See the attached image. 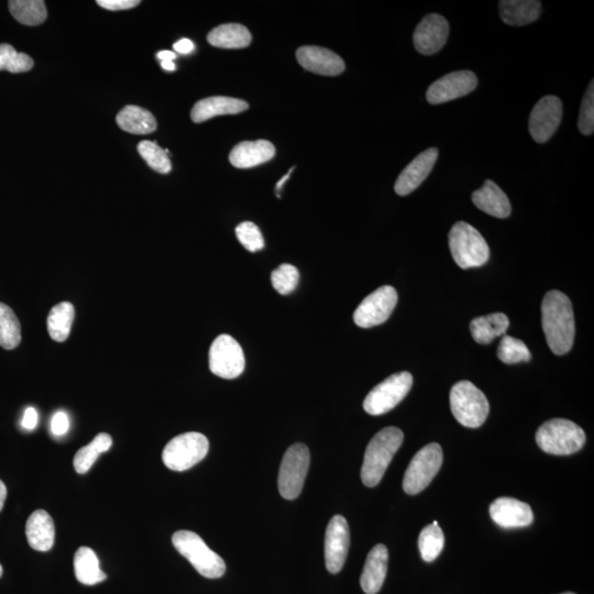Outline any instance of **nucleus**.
Segmentation results:
<instances>
[{"mask_svg": "<svg viewBox=\"0 0 594 594\" xmlns=\"http://www.w3.org/2000/svg\"><path fill=\"white\" fill-rule=\"evenodd\" d=\"M138 152L142 157L148 166L158 173L168 174L172 169L171 160L166 150L160 148L156 142H148L144 140L139 143Z\"/></svg>", "mask_w": 594, "mask_h": 594, "instance_id": "nucleus-36", "label": "nucleus"}, {"mask_svg": "<svg viewBox=\"0 0 594 594\" xmlns=\"http://www.w3.org/2000/svg\"><path fill=\"white\" fill-rule=\"evenodd\" d=\"M508 326H510V319L506 314L494 313L474 318L471 324V332L478 343L488 344L497 337L504 336Z\"/></svg>", "mask_w": 594, "mask_h": 594, "instance_id": "nucleus-28", "label": "nucleus"}, {"mask_svg": "<svg viewBox=\"0 0 594 594\" xmlns=\"http://www.w3.org/2000/svg\"><path fill=\"white\" fill-rule=\"evenodd\" d=\"M542 322L551 351L562 356L575 341V317L571 299L559 291L548 292L543 299Z\"/></svg>", "mask_w": 594, "mask_h": 594, "instance_id": "nucleus-1", "label": "nucleus"}, {"mask_svg": "<svg viewBox=\"0 0 594 594\" xmlns=\"http://www.w3.org/2000/svg\"><path fill=\"white\" fill-rule=\"evenodd\" d=\"M433 525H438L437 521H434V522H433Z\"/></svg>", "mask_w": 594, "mask_h": 594, "instance_id": "nucleus-50", "label": "nucleus"}, {"mask_svg": "<svg viewBox=\"0 0 594 594\" xmlns=\"http://www.w3.org/2000/svg\"><path fill=\"white\" fill-rule=\"evenodd\" d=\"M75 317V309L71 303L57 304L48 316V332L54 342H66L71 334Z\"/></svg>", "mask_w": 594, "mask_h": 594, "instance_id": "nucleus-30", "label": "nucleus"}, {"mask_svg": "<svg viewBox=\"0 0 594 594\" xmlns=\"http://www.w3.org/2000/svg\"><path fill=\"white\" fill-rule=\"evenodd\" d=\"M249 108L247 102L242 99L214 96L202 99L196 104L191 112L194 123H201L223 114H236L246 112Z\"/></svg>", "mask_w": 594, "mask_h": 594, "instance_id": "nucleus-22", "label": "nucleus"}, {"mask_svg": "<svg viewBox=\"0 0 594 594\" xmlns=\"http://www.w3.org/2000/svg\"><path fill=\"white\" fill-rule=\"evenodd\" d=\"M351 547L349 525L342 516H334L329 522L325 537V561L327 571L338 573L342 571Z\"/></svg>", "mask_w": 594, "mask_h": 594, "instance_id": "nucleus-15", "label": "nucleus"}, {"mask_svg": "<svg viewBox=\"0 0 594 594\" xmlns=\"http://www.w3.org/2000/svg\"><path fill=\"white\" fill-rule=\"evenodd\" d=\"M172 543L177 551L192 563L199 575L217 579L223 577L226 571L224 559L213 552L196 533L178 531L174 534Z\"/></svg>", "mask_w": 594, "mask_h": 594, "instance_id": "nucleus-5", "label": "nucleus"}, {"mask_svg": "<svg viewBox=\"0 0 594 594\" xmlns=\"http://www.w3.org/2000/svg\"><path fill=\"white\" fill-rule=\"evenodd\" d=\"M294 169H296V168H292L291 169H289L288 173L286 174V176H284V177H283L281 179H279V181L278 182V184H277V187H276V191H277V196H279V192L281 191V189H282V187H283V186H284V183H286V182L288 181V179L289 178H291V174H292V172L294 171Z\"/></svg>", "mask_w": 594, "mask_h": 594, "instance_id": "nucleus-47", "label": "nucleus"}, {"mask_svg": "<svg viewBox=\"0 0 594 594\" xmlns=\"http://www.w3.org/2000/svg\"><path fill=\"white\" fill-rule=\"evenodd\" d=\"M562 594H576V593H572V592H566V593H562Z\"/></svg>", "mask_w": 594, "mask_h": 594, "instance_id": "nucleus-51", "label": "nucleus"}, {"mask_svg": "<svg viewBox=\"0 0 594 594\" xmlns=\"http://www.w3.org/2000/svg\"><path fill=\"white\" fill-rule=\"evenodd\" d=\"M438 149L431 148L418 154L408 166L399 174L396 186V193L399 196H406L425 181L437 161Z\"/></svg>", "mask_w": 594, "mask_h": 594, "instance_id": "nucleus-17", "label": "nucleus"}, {"mask_svg": "<svg viewBox=\"0 0 594 594\" xmlns=\"http://www.w3.org/2000/svg\"><path fill=\"white\" fill-rule=\"evenodd\" d=\"M443 449L436 443L419 451L409 462L403 479V489L409 496H416L429 486L441 471Z\"/></svg>", "mask_w": 594, "mask_h": 594, "instance_id": "nucleus-9", "label": "nucleus"}, {"mask_svg": "<svg viewBox=\"0 0 594 594\" xmlns=\"http://www.w3.org/2000/svg\"><path fill=\"white\" fill-rule=\"evenodd\" d=\"M2 576H3V567H2V565H0V577H2Z\"/></svg>", "mask_w": 594, "mask_h": 594, "instance_id": "nucleus-49", "label": "nucleus"}, {"mask_svg": "<svg viewBox=\"0 0 594 594\" xmlns=\"http://www.w3.org/2000/svg\"><path fill=\"white\" fill-rule=\"evenodd\" d=\"M311 463V453L304 443L289 447L283 457L279 472V491L287 500H294L301 494Z\"/></svg>", "mask_w": 594, "mask_h": 594, "instance_id": "nucleus-8", "label": "nucleus"}, {"mask_svg": "<svg viewBox=\"0 0 594 594\" xmlns=\"http://www.w3.org/2000/svg\"><path fill=\"white\" fill-rule=\"evenodd\" d=\"M158 59L163 61H173L174 59H177V54L171 51H161L158 53Z\"/></svg>", "mask_w": 594, "mask_h": 594, "instance_id": "nucleus-45", "label": "nucleus"}, {"mask_svg": "<svg viewBox=\"0 0 594 594\" xmlns=\"http://www.w3.org/2000/svg\"><path fill=\"white\" fill-rule=\"evenodd\" d=\"M388 552L383 544L374 546L364 563L361 585L367 594H377L381 590L388 572Z\"/></svg>", "mask_w": 594, "mask_h": 594, "instance_id": "nucleus-21", "label": "nucleus"}, {"mask_svg": "<svg viewBox=\"0 0 594 594\" xmlns=\"http://www.w3.org/2000/svg\"><path fill=\"white\" fill-rule=\"evenodd\" d=\"M451 407L457 421L468 428L480 427L490 411L487 397L469 381H461L452 387Z\"/></svg>", "mask_w": 594, "mask_h": 594, "instance_id": "nucleus-6", "label": "nucleus"}, {"mask_svg": "<svg viewBox=\"0 0 594 594\" xmlns=\"http://www.w3.org/2000/svg\"><path fill=\"white\" fill-rule=\"evenodd\" d=\"M297 59L307 71L325 77H337L346 68L338 54L325 48L301 47L297 51Z\"/></svg>", "mask_w": 594, "mask_h": 594, "instance_id": "nucleus-18", "label": "nucleus"}, {"mask_svg": "<svg viewBox=\"0 0 594 594\" xmlns=\"http://www.w3.org/2000/svg\"><path fill=\"white\" fill-rule=\"evenodd\" d=\"M271 282L278 293L281 296H288V294L296 291L298 286V270L292 264L284 263L274 270L271 274Z\"/></svg>", "mask_w": 594, "mask_h": 594, "instance_id": "nucleus-38", "label": "nucleus"}, {"mask_svg": "<svg viewBox=\"0 0 594 594\" xmlns=\"http://www.w3.org/2000/svg\"><path fill=\"white\" fill-rule=\"evenodd\" d=\"M246 359L236 339L224 334L215 339L209 349V369L219 378L236 379L242 376Z\"/></svg>", "mask_w": 594, "mask_h": 594, "instance_id": "nucleus-11", "label": "nucleus"}, {"mask_svg": "<svg viewBox=\"0 0 594 594\" xmlns=\"http://www.w3.org/2000/svg\"><path fill=\"white\" fill-rule=\"evenodd\" d=\"M251 33L239 23H224L208 33L207 41L221 49H242L251 43Z\"/></svg>", "mask_w": 594, "mask_h": 594, "instance_id": "nucleus-26", "label": "nucleus"}, {"mask_svg": "<svg viewBox=\"0 0 594 594\" xmlns=\"http://www.w3.org/2000/svg\"><path fill=\"white\" fill-rule=\"evenodd\" d=\"M97 4L102 8L112 10V12H121L137 7L140 5L139 0H98Z\"/></svg>", "mask_w": 594, "mask_h": 594, "instance_id": "nucleus-41", "label": "nucleus"}, {"mask_svg": "<svg viewBox=\"0 0 594 594\" xmlns=\"http://www.w3.org/2000/svg\"><path fill=\"white\" fill-rule=\"evenodd\" d=\"M490 516L503 528L526 527L534 521L532 507L513 498H497L491 504Z\"/></svg>", "mask_w": 594, "mask_h": 594, "instance_id": "nucleus-19", "label": "nucleus"}, {"mask_svg": "<svg viewBox=\"0 0 594 594\" xmlns=\"http://www.w3.org/2000/svg\"><path fill=\"white\" fill-rule=\"evenodd\" d=\"M478 87L476 74L471 71L449 73L434 82L427 89V102L439 105L466 96Z\"/></svg>", "mask_w": 594, "mask_h": 594, "instance_id": "nucleus-14", "label": "nucleus"}, {"mask_svg": "<svg viewBox=\"0 0 594 594\" xmlns=\"http://www.w3.org/2000/svg\"><path fill=\"white\" fill-rule=\"evenodd\" d=\"M113 445V438L106 433L98 434L87 446L82 447L74 457V469L79 474H85L93 467L99 455L106 452Z\"/></svg>", "mask_w": 594, "mask_h": 594, "instance_id": "nucleus-31", "label": "nucleus"}, {"mask_svg": "<svg viewBox=\"0 0 594 594\" xmlns=\"http://www.w3.org/2000/svg\"><path fill=\"white\" fill-rule=\"evenodd\" d=\"M449 248L457 266L461 269L482 267L490 257V249L482 234L467 223L453 224L449 233Z\"/></svg>", "mask_w": 594, "mask_h": 594, "instance_id": "nucleus-4", "label": "nucleus"}, {"mask_svg": "<svg viewBox=\"0 0 594 594\" xmlns=\"http://www.w3.org/2000/svg\"><path fill=\"white\" fill-rule=\"evenodd\" d=\"M209 442L201 433L182 434L171 439L162 452V461L173 471H187L206 457Z\"/></svg>", "mask_w": 594, "mask_h": 594, "instance_id": "nucleus-7", "label": "nucleus"}, {"mask_svg": "<svg viewBox=\"0 0 594 594\" xmlns=\"http://www.w3.org/2000/svg\"><path fill=\"white\" fill-rule=\"evenodd\" d=\"M7 498V488L5 486V483L0 480V511L3 510V507L5 506V501H6Z\"/></svg>", "mask_w": 594, "mask_h": 594, "instance_id": "nucleus-46", "label": "nucleus"}, {"mask_svg": "<svg viewBox=\"0 0 594 594\" xmlns=\"http://www.w3.org/2000/svg\"><path fill=\"white\" fill-rule=\"evenodd\" d=\"M589 84L585 96H583L579 114L578 128L585 136H590L594 132V85Z\"/></svg>", "mask_w": 594, "mask_h": 594, "instance_id": "nucleus-40", "label": "nucleus"}, {"mask_svg": "<svg viewBox=\"0 0 594 594\" xmlns=\"http://www.w3.org/2000/svg\"><path fill=\"white\" fill-rule=\"evenodd\" d=\"M276 156V148L267 140L238 143L229 154V161L237 169H251L270 161Z\"/></svg>", "mask_w": 594, "mask_h": 594, "instance_id": "nucleus-20", "label": "nucleus"}, {"mask_svg": "<svg viewBox=\"0 0 594 594\" xmlns=\"http://www.w3.org/2000/svg\"><path fill=\"white\" fill-rule=\"evenodd\" d=\"M194 48L196 46H194V43L189 39L179 40L178 42L174 44V50L181 54H189L194 51Z\"/></svg>", "mask_w": 594, "mask_h": 594, "instance_id": "nucleus-44", "label": "nucleus"}, {"mask_svg": "<svg viewBox=\"0 0 594 594\" xmlns=\"http://www.w3.org/2000/svg\"><path fill=\"white\" fill-rule=\"evenodd\" d=\"M449 24L441 14H431L418 23L413 34L414 46L423 56H432L445 46Z\"/></svg>", "mask_w": 594, "mask_h": 594, "instance_id": "nucleus-16", "label": "nucleus"}, {"mask_svg": "<svg viewBox=\"0 0 594 594\" xmlns=\"http://www.w3.org/2000/svg\"><path fill=\"white\" fill-rule=\"evenodd\" d=\"M443 545H445V536L438 525L431 524L419 534L418 548L422 558L426 562L435 561L441 555Z\"/></svg>", "mask_w": 594, "mask_h": 594, "instance_id": "nucleus-34", "label": "nucleus"}, {"mask_svg": "<svg viewBox=\"0 0 594 594\" xmlns=\"http://www.w3.org/2000/svg\"><path fill=\"white\" fill-rule=\"evenodd\" d=\"M9 10L17 22L26 26H39L48 18L46 3L42 0H12Z\"/></svg>", "mask_w": 594, "mask_h": 594, "instance_id": "nucleus-32", "label": "nucleus"}, {"mask_svg": "<svg viewBox=\"0 0 594 594\" xmlns=\"http://www.w3.org/2000/svg\"><path fill=\"white\" fill-rule=\"evenodd\" d=\"M69 428V421L67 413L57 412L54 414L51 421V432L53 435H66Z\"/></svg>", "mask_w": 594, "mask_h": 594, "instance_id": "nucleus-42", "label": "nucleus"}, {"mask_svg": "<svg viewBox=\"0 0 594 594\" xmlns=\"http://www.w3.org/2000/svg\"><path fill=\"white\" fill-rule=\"evenodd\" d=\"M498 357L507 364L527 362L531 361V352L526 344L520 339L504 334L498 348Z\"/></svg>", "mask_w": 594, "mask_h": 594, "instance_id": "nucleus-37", "label": "nucleus"}, {"mask_svg": "<svg viewBox=\"0 0 594 594\" xmlns=\"http://www.w3.org/2000/svg\"><path fill=\"white\" fill-rule=\"evenodd\" d=\"M26 535L30 547L34 551L49 552L56 538V528L49 513L44 510L34 511L28 518Z\"/></svg>", "mask_w": 594, "mask_h": 594, "instance_id": "nucleus-24", "label": "nucleus"}, {"mask_svg": "<svg viewBox=\"0 0 594 594\" xmlns=\"http://www.w3.org/2000/svg\"><path fill=\"white\" fill-rule=\"evenodd\" d=\"M38 418L36 408L28 407L23 414L22 426L27 431H33L38 425Z\"/></svg>", "mask_w": 594, "mask_h": 594, "instance_id": "nucleus-43", "label": "nucleus"}, {"mask_svg": "<svg viewBox=\"0 0 594 594\" xmlns=\"http://www.w3.org/2000/svg\"><path fill=\"white\" fill-rule=\"evenodd\" d=\"M22 342V326L16 314L6 304L0 303V346L6 351L19 346Z\"/></svg>", "mask_w": 594, "mask_h": 594, "instance_id": "nucleus-33", "label": "nucleus"}, {"mask_svg": "<svg viewBox=\"0 0 594 594\" xmlns=\"http://www.w3.org/2000/svg\"><path fill=\"white\" fill-rule=\"evenodd\" d=\"M397 289L390 286L379 288L361 303L353 314V321L361 328H371L386 323L398 304Z\"/></svg>", "mask_w": 594, "mask_h": 594, "instance_id": "nucleus-12", "label": "nucleus"}, {"mask_svg": "<svg viewBox=\"0 0 594 594\" xmlns=\"http://www.w3.org/2000/svg\"><path fill=\"white\" fill-rule=\"evenodd\" d=\"M413 386V377L409 372L392 374L373 388L364 398L363 408L370 416H382L390 412L407 396Z\"/></svg>", "mask_w": 594, "mask_h": 594, "instance_id": "nucleus-10", "label": "nucleus"}, {"mask_svg": "<svg viewBox=\"0 0 594 594\" xmlns=\"http://www.w3.org/2000/svg\"><path fill=\"white\" fill-rule=\"evenodd\" d=\"M500 16L508 26L522 27L541 16L542 4L536 0H502Z\"/></svg>", "mask_w": 594, "mask_h": 594, "instance_id": "nucleus-25", "label": "nucleus"}, {"mask_svg": "<svg viewBox=\"0 0 594 594\" xmlns=\"http://www.w3.org/2000/svg\"><path fill=\"white\" fill-rule=\"evenodd\" d=\"M74 571L78 580L87 586L97 585L107 578L99 567L96 553L89 547H79L75 553Z\"/></svg>", "mask_w": 594, "mask_h": 594, "instance_id": "nucleus-29", "label": "nucleus"}, {"mask_svg": "<svg viewBox=\"0 0 594 594\" xmlns=\"http://www.w3.org/2000/svg\"><path fill=\"white\" fill-rule=\"evenodd\" d=\"M119 128L133 134H149L157 131L153 114L142 107L129 105L122 109L116 118Z\"/></svg>", "mask_w": 594, "mask_h": 594, "instance_id": "nucleus-27", "label": "nucleus"}, {"mask_svg": "<svg viewBox=\"0 0 594 594\" xmlns=\"http://www.w3.org/2000/svg\"><path fill=\"white\" fill-rule=\"evenodd\" d=\"M161 67L169 72L176 71V64L173 61H163L161 62Z\"/></svg>", "mask_w": 594, "mask_h": 594, "instance_id": "nucleus-48", "label": "nucleus"}, {"mask_svg": "<svg viewBox=\"0 0 594 594\" xmlns=\"http://www.w3.org/2000/svg\"><path fill=\"white\" fill-rule=\"evenodd\" d=\"M536 443L543 452L551 455H572L585 446L586 434L576 423L555 418L538 428Z\"/></svg>", "mask_w": 594, "mask_h": 594, "instance_id": "nucleus-3", "label": "nucleus"}, {"mask_svg": "<svg viewBox=\"0 0 594 594\" xmlns=\"http://www.w3.org/2000/svg\"><path fill=\"white\" fill-rule=\"evenodd\" d=\"M236 236L239 242H241L248 251L258 252L264 248L262 233L256 224L244 222L238 224L236 228Z\"/></svg>", "mask_w": 594, "mask_h": 594, "instance_id": "nucleus-39", "label": "nucleus"}, {"mask_svg": "<svg viewBox=\"0 0 594 594\" xmlns=\"http://www.w3.org/2000/svg\"><path fill=\"white\" fill-rule=\"evenodd\" d=\"M472 202L480 211L493 217L507 218L512 212L507 194L490 179L472 194Z\"/></svg>", "mask_w": 594, "mask_h": 594, "instance_id": "nucleus-23", "label": "nucleus"}, {"mask_svg": "<svg viewBox=\"0 0 594 594\" xmlns=\"http://www.w3.org/2000/svg\"><path fill=\"white\" fill-rule=\"evenodd\" d=\"M34 62L26 53H19L10 44H0V71L26 73L32 71Z\"/></svg>", "mask_w": 594, "mask_h": 594, "instance_id": "nucleus-35", "label": "nucleus"}, {"mask_svg": "<svg viewBox=\"0 0 594 594\" xmlns=\"http://www.w3.org/2000/svg\"><path fill=\"white\" fill-rule=\"evenodd\" d=\"M562 103L557 96L543 97L529 116V133L538 143L548 142L557 132L562 119Z\"/></svg>", "mask_w": 594, "mask_h": 594, "instance_id": "nucleus-13", "label": "nucleus"}, {"mask_svg": "<svg viewBox=\"0 0 594 594\" xmlns=\"http://www.w3.org/2000/svg\"><path fill=\"white\" fill-rule=\"evenodd\" d=\"M403 441L404 434L397 427L383 428L371 439L364 453L361 469L364 486L373 488L381 482L388 464L402 446Z\"/></svg>", "mask_w": 594, "mask_h": 594, "instance_id": "nucleus-2", "label": "nucleus"}]
</instances>
